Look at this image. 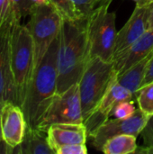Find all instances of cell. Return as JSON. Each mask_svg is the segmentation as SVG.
<instances>
[{
  "label": "cell",
  "mask_w": 153,
  "mask_h": 154,
  "mask_svg": "<svg viewBox=\"0 0 153 154\" xmlns=\"http://www.w3.org/2000/svg\"><path fill=\"white\" fill-rule=\"evenodd\" d=\"M24 114L18 105L5 102L1 107V128L3 140L14 149L22 143L27 130Z\"/></svg>",
  "instance_id": "8fae6325"
},
{
  "label": "cell",
  "mask_w": 153,
  "mask_h": 154,
  "mask_svg": "<svg viewBox=\"0 0 153 154\" xmlns=\"http://www.w3.org/2000/svg\"><path fill=\"white\" fill-rule=\"evenodd\" d=\"M29 15L30 20L26 25L32 39L35 69L59 36L63 19L51 4L33 7Z\"/></svg>",
  "instance_id": "8992f818"
},
{
  "label": "cell",
  "mask_w": 153,
  "mask_h": 154,
  "mask_svg": "<svg viewBox=\"0 0 153 154\" xmlns=\"http://www.w3.org/2000/svg\"><path fill=\"white\" fill-rule=\"evenodd\" d=\"M10 67L15 88V103L22 106L34 71V50L27 25L22 24L15 15L10 37Z\"/></svg>",
  "instance_id": "3957f363"
},
{
  "label": "cell",
  "mask_w": 153,
  "mask_h": 154,
  "mask_svg": "<svg viewBox=\"0 0 153 154\" xmlns=\"http://www.w3.org/2000/svg\"><path fill=\"white\" fill-rule=\"evenodd\" d=\"M152 51L153 29L147 30L132 46L114 59V69L117 76L123 74Z\"/></svg>",
  "instance_id": "4fadbf2b"
},
{
  "label": "cell",
  "mask_w": 153,
  "mask_h": 154,
  "mask_svg": "<svg viewBox=\"0 0 153 154\" xmlns=\"http://www.w3.org/2000/svg\"><path fill=\"white\" fill-rule=\"evenodd\" d=\"M153 82V53L149 60V63H148V66H147V70H146V73H145V77H144V79L142 81V84L141 86V88L148 85V84H151Z\"/></svg>",
  "instance_id": "d4e9b609"
},
{
  "label": "cell",
  "mask_w": 153,
  "mask_h": 154,
  "mask_svg": "<svg viewBox=\"0 0 153 154\" xmlns=\"http://www.w3.org/2000/svg\"><path fill=\"white\" fill-rule=\"evenodd\" d=\"M78 13L81 22H85L87 17L98 7L110 5L113 0H70Z\"/></svg>",
  "instance_id": "ac0fdd59"
},
{
  "label": "cell",
  "mask_w": 153,
  "mask_h": 154,
  "mask_svg": "<svg viewBox=\"0 0 153 154\" xmlns=\"http://www.w3.org/2000/svg\"><path fill=\"white\" fill-rule=\"evenodd\" d=\"M1 107H2V104L0 103V142L3 140V136H2V128H1Z\"/></svg>",
  "instance_id": "f1b7e54d"
},
{
  "label": "cell",
  "mask_w": 153,
  "mask_h": 154,
  "mask_svg": "<svg viewBox=\"0 0 153 154\" xmlns=\"http://www.w3.org/2000/svg\"><path fill=\"white\" fill-rule=\"evenodd\" d=\"M11 13L10 0H0V29L8 19Z\"/></svg>",
  "instance_id": "cb8c5ba5"
},
{
  "label": "cell",
  "mask_w": 153,
  "mask_h": 154,
  "mask_svg": "<svg viewBox=\"0 0 153 154\" xmlns=\"http://www.w3.org/2000/svg\"><path fill=\"white\" fill-rule=\"evenodd\" d=\"M144 146L142 148L153 149V115L150 116L141 132Z\"/></svg>",
  "instance_id": "7402d4cb"
},
{
  "label": "cell",
  "mask_w": 153,
  "mask_h": 154,
  "mask_svg": "<svg viewBox=\"0 0 153 154\" xmlns=\"http://www.w3.org/2000/svg\"><path fill=\"white\" fill-rule=\"evenodd\" d=\"M59 44L60 37L58 36L50 46L41 63L34 69L28 86L21 108L29 128H39L48 107L57 94Z\"/></svg>",
  "instance_id": "6da1fadb"
},
{
  "label": "cell",
  "mask_w": 153,
  "mask_h": 154,
  "mask_svg": "<svg viewBox=\"0 0 153 154\" xmlns=\"http://www.w3.org/2000/svg\"><path fill=\"white\" fill-rule=\"evenodd\" d=\"M87 148L86 143L69 144L59 148L56 151V154H87Z\"/></svg>",
  "instance_id": "603a6c76"
},
{
  "label": "cell",
  "mask_w": 153,
  "mask_h": 154,
  "mask_svg": "<svg viewBox=\"0 0 153 154\" xmlns=\"http://www.w3.org/2000/svg\"><path fill=\"white\" fill-rule=\"evenodd\" d=\"M135 135L119 134L107 140L102 149L106 154L136 153L138 146Z\"/></svg>",
  "instance_id": "e0dca14e"
},
{
  "label": "cell",
  "mask_w": 153,
  "mask_h": 154,
  "mask_svg": "<svg viewBox=\"0 0 153 154\" xmlns=\"http://www.w3.org/2000/svg\"><path fill=\"white\" fill-rule=\"evenodd\" d=\"M115 74L113 61L100 58L88 60L78 81L84 121L98 106Z\"/></svg>",
  "instance_id": "5b68a950"
},
{
  "label": "cell",
  "mask_w": 153,
  "mask_h": 154,
  "mask_svg": "<svg viewBox=\"0 0 153 154\" xmlns=\"http://www.w3.org/2000/svg\"><path fill=\"white\" fill-rule=\"evenodd\" d=\"M132 1L135 2V3H136V5H140V4H142V1H143V0H132Z\"/></svg>",
  "instance_id": "4dcf8cb0"
},
{
  "label": "cell",
  "mask_w": 153,
  "mask_h": 154,
  "mask_svg": "<svg viewBox=\"0 0 153 154\" xmlns=\"http://www.w3.org/2000/svg\"><path fill=\"white\" fill-rule=\"evenodd\" d=\"M152 53L153 51L139 62L135 63L133 67L124 71L123 74L117 76V81L122 86L129 89L134 96L142 84L147 70V66Z\"/></svg>",
  "instance_id": "2e32d148"
},
{
  "label": "cell",
  "mask_w": 153,
  "mask_h": 154,
  "mask_svg": "<svg viewBox=\"0 0 153 154\" xmlns=\"http://www.w3.org/2000/svg\"><path fill=\"white\" fill-rule=\"evenodd\" d=\"M153 29V3L150 4L149 8V14H148V20H147V30H152Z\"/></svg>",
  "instance_id": "4316f807"
},
{
  "label": "cell",
  "mask_w": 153,
  "mask_h": 154,
  "mask_svg": "<svg viewBox=\"0 0 153 154\" xmlns=\"http://www.w3.org/2000/svg\"><path fill=\"white\" fill-rule=\"evenodd\" d=\"M17 154H55L50 146L47 131L32 129L27 126L25 136L21 144L14 149Z\"/></svg>",
  "instance_id": "9a60e30c"
},
{
  "label": "cell",
  "mask_w": 153,
  "mask_h": 154,
  "mask_svg": "<svg viewBox=\"0 0 153 154\" xmlns=\"http://www.w3.org/2000/svg\"><path fill=\"white\" fill-rule=\"evenodd\" d=\"M133 96L134 95L129 89L117 81V74H115L100 103L83 123L87 128V136L91 137L94 133L109 119L114 107L119 102L132 100Z\"/></svg>",
  "instance_id": "ba28073f"
},
{
  "label": "cell",
  "mask_w": 153,
  "mask_h": 154,
  "mask_svg": "<svg viewBox=\"0 0 153 154\" xmlns=\"http://www.w3.org/2000/svg\"><path fill=\"white\" fill-rule=\"evenodd\" d=\"M10 5L11 11L20 20L31 13V6L28 0H10Z\"/></svg>",
  "instance_id": "44dd1931"
},
{
  "label": "cell",
  "mask_w": 153,
  "mask_h": 154,
  "mask_svg": "<svg viewBox=\"0 0 153 154\" xmlns=\"http://www.w3.org/2000/svg\"><path fill=\"white\" fill-rule=\"evenodd\" d=\"M83 121L79 87L77 83L55 95L38 129L47 131L53 124H83Z\"/></svg>",
  "instance_id": "52a82bcc"
},
{
  "label": "cell",
  "mask_w": 153,
  "mask_h": 154,
  "mask_svg": "<svg viewBox=\"0 0 153 154\" xmlns=\"http://www.w3.org/2000/svg\"><path fill=\"white\" fill-rule=\"evenodd\" d=\"M14 14L11 11L6 22L0 29V103H15V88L10 67V37Z\"/></svg>",
  "instance_id": "30bf717a"
},
{
  "label": "cell",
  "mask_w": 153,
  "mask_h": 154,
  "mask_svg": "<svg viewBox=\"0 0 153 154\" xmlns=\"http://www.w3.org/2000/svg\"><path fill=\"white\" fill-rule=\"evenodd\" d=\"M135 96L139 108L149 116L153 115V82L141 88Z\"/></svg>",
  "instance_id": "d6986e66"
},
{
  "label": "cell",
  "mask_w": 153,
  "mask_h": 154,
  "mask_svg": "<svg viewBox=\"0 0 153 154\" xmlns=\"http://www.w3.org/2000/svg\"><path fill=\"white\" fill-rule=\"evenodd\" d=\"M110 5L96 9L86 20V32L88 47V60L100 58L113 61L116 40L115 12H109Z\"/></svg>",
  "instance_id": "277c9868"
},
{
  "label": "cell",
  "mask_w": 153,
  "mask_h": 154,
  "mask_svg": "<svg viewBox=\"0 0 153 154\" xmlns=\"http://www.w3.org/2000/svg\"><path fill=\"white\" fill-rule=\"evenodd\" d=\"M151 3H153V0H143L142 3L140 5H146V4H151Z\"/></svg>",
  "instance_id": "f546056e"
},
{
  "label": "cell",
  "mask_w": 153,
  "mask_h": 154,
  "mask_svg": "<svg viewBox=\"0 0 153 154\" xmlns=\"http://www.w3.org/2000/svg\"><path fill=\"white\" fill-rule=\"evenodd\" d=\"M136 153L153 154V149H146V148H142V147H141L140 149H137Z\"/></svg>",
  "instance_id": "83f0119b"
},
{
  "label": "cell",
  "mask_w": 153,
  "mask_h": 154,
  "mask_svg": "<svg viewBox=\"0 0 153 154\" xmlns=\"http://www.w3.org/2000/svg\"><path fill=\"white\" fill-rule=\"evenodd\" d=\"M149 116L144 114L140 108L126 119H111L104 123L91 136L92 144L95 149L101 151L105 143L110 138L119 134H133L138 136L141 134Z\"/></svg>",
  "instance_id": "9c48e42d"
},
{
  "label": "cell",
  "mask_w": 153,
  "mask_h": 154,
  "mask_svg": "<svg viewBox=\"0 0 153 154\" xmlns=\"http://www.w3.org/2000/svg\"><path fill=\"white\" fill-rule=\"evenodd\" d=\"M136 111L133 101L132 100H124L119 102L113 109L111 116H115L118 119H126L131 117Z\"/></svg>",
  "instance_id": "ffe728a7"
},
{
  "label": "cell",
  "mask_w": 153,
  "mask_h": 154,
  "mask_svg": "<svg viewBox=\"0 0 153 154\" xmlns=\"http://www.w3.org/2000/svg\"><path fill=\"white\" fill-rule=\"evenodd\" d=\"M149 8L150 4L136 5L129 20L117 32L114 59L132 46L147 31Z\"/></svg>",
  "instance_id": "7c38bea8"
},
{
  "label": "cell",
  "mask_w": 153,
  "mask_h": 154,
  "mask_svg": "<svg viewBox=\"0 0 153 154\" xmlns=\"http://www.w3.org/2000/svg\"><path fill=\"white\" fill-rule=\"evenodd\" d=\"M0 153H14V148L8 145L4 140L0 142Z\"/></svg>",
  "instance_id": "484cf974"
},
{
  "label": "cell",
  "mask_w": 153,
  "mask_h": 154,
  "mask_svg": "<svg viewBox=\"0 0 153 154\" xmlns=\"http://www.w3.org/2000/svg\"><path fill=\"white\" fill-rule=\"evenodd\" d=\"M50 146L56 151L64 145L86 143L87 132L84 124H53L47 129Z\"/></svg>",
  "instance_id": "5bb4252c"
},
{
  "label": "cell",
  "mask_w": 153,
  "mask_h": 154,
  "mask_svg": "<svg viewBox=\"0 0 153 154\" xmlns=\"http://www.w3.org/2000/svg\"><path fill=\"white\" fill-rule=\"evenodd\" d=\"M59 37L57 94L62 93L78 83L88 61L86 21L63 20Z\"/></svg>",
  "instance_id": "7a4b0ae2"
}]
</instances>
